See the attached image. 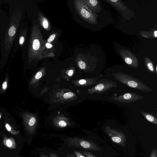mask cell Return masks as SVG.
Returning <instances> with one entry per match:
<instances>
[{"label":"cell","instance_id":"cell-34","mask_svg":"<svg viewBox=\"0 0 157 157\" xmlns=\"http://www.w3.org/2000/svg\"></svg>","mask_w":157,"mask_h":157},{"label":"cell","instance_id":"cell-16","mask_svg":"<svg viewBox=\"0 0 157 157\" xmlns=\"http://www.w3.org/2000/svg\"><path fill=\"white\" fill-rule=\"evenodd\" d=\"M56 37V35L54 34L51 35L48 39L47 42L48 43H50L52 42L55 39Z\"/></svg>","mask_w":157,"mask_h":157},{"label":"cell","instance_id":"cell-19","mask_svg":"<svg viewBox=\"0 0 157 157\" xmlns=\"http://www.w3.org/2000/svg\"><path fill=\"white\" fill-rule=\"evenodd\" d=\"M124 61L128 64L131 65L132 64V60L130 58L128 57L125 58L124 59Z\"/></svg>","mask_w":157,"mask_h":157},{"label":"cell","instance_id":"cell-12","mask_svg":"<svg viewBox=\"0 0 157 157\" xmlns=\"http://www.w3.org/2000/svg\"><path fill=\"white\" fill-rule=\"evenodd\" d=\"M80 145L82 147L86 148H90L91 145L90 142L85 141H81L80 143Z\"/></svg>","mask_w":157,"mask_h":157},{"label":"cell","instance_id":"cell-21","mask_svg":"<svg viewBox=\"0 0 157 157\" xmlns=\"http://www.w3.org/2000/svg\"><path fill=\"white\" fill-rule=\"evenodd\" d=\"M42 75V74L41 72L38 71L36 73L35 78L36 79H39L41 77Z\"/></svg>","mask_w":157,"mask_h":157},{"label":"cell","instance_id":"cell-17","mask_svg":"<svg viewBox=\"0 0 157 157\" xmlns=\"http://www.w3.org/2000/svg\"><path fill=\"white\" fill-rule=\"evenodd\" d=\"M73 96V94L72 92H69L65 94L63 97L65 98H72Z\"/></svg>","mask_w":157,"mask_h":157},{"label":"cell","instance_id":"cell-10","mask_svg":"<svg viewBox=\"0 0 157 157\" xmlns=\"http://www.w3.org/2000/svg\"><path fill=\"white\" fill-rule=\"evenodd\" d=\"M141 113L143 117L148 121L156 125L157 124L156 116L151 113L143 111H141Z\"/></svg>","mask_w":157,"mask_h":157},{"label":"cell","instance_id":"cell-24","mask_svg":"<svg viewBox=\"0 0 157 157\" xmlns=\"http://www.w3.org/2000/svg\"><path fill=\"white\" fill-rule=\"evenodd\" d=\"M87 82L86 81L85 79H81L79 81V83L81 85L85 84Z\"/></svg>","mask_w":157,"mask_h":157},{"label":"cell","instance_id":"cell-33","mask_svg":"<svg viewBox=\"0 0 157 157\" xmlns=\"http://www.w3.org/2000/svg\"><path fill=\"white\" fill-rule=\"evenodd\" d=\"M0 118H1V115H0Z\"/></svg>","mask_w":157,"mask_h":157},{"label":"cell","instance_id":"cell-31","mask_svg":"<svg viewBox=\"0 0 157 157\" xmlns=\"http://www.w3.org/2000/svg\"><path fill=\"white\" fill-rule=\"evenodd\" d=\"M157 65L156 66V75H157Z\"/></svg>","mask_w":157,"mask_h":157},{"label":"cell","instance_id":"cell-22","mask_svg":"<svg viewBox=\"0 0 157 157\" xmlns=\"http://www.w3.org/2000/svg\"><path fill=\"white\" fill-rule=\"evenodd\" d=\"M6 143L7 146L8 147H10L12 146V141L10 139L7 140L6 141Z\"/></svg>","mask_w":157,"mask_h":157},{"label":"cell","instance_id":"cell-7","mask_svg":"<svg viewBox=\"0 0 157 157\" xmlns=\"http://www.w3.org/2000/svg\"><path fill=\"white\" fill-rule=\"evenodd\" d=\"M117 83L114 81H108L103 82L95 86L91 90V92L92 93L96 92L99 94L102 93L116 86Z\"/></svg>","mask_w":157,"mask_h":157},{"label":"cell","instance_id":"cell-8","mask_svg":"<svg viewBox=\"0 0 157 157\" xmlns=\"http://www.w3.org/2000/svg\"><path fill=\"white\" fill-rule=\"evenodd\" d=\"M76 9L80 16L85 19H88L91 16V14L88 11L83 1H75Z\"/></svg>","mask_w":157,"mask_h":157},{"label":"cell","instance_id":"cell-1","mask_svg":"<svg viewBox=\"0 0 157 157\" xmlns=\"http://www.w3.org/2000/svg\"><path fill=\"white\" fill-rule=\"evenodd\" d=\"M9 22L5 32L1 37V61H6L10 56L15 41L24 17L25 5L21 0L8 1Z\"/></svg>","mask_w":157,"mask_h":157},{"label":"cell","instance_id":"cell-26","mask_svg":"<svg viewBox=\"0 0 157 157\" xmlns=\"http://www.w3.org/2000/svg\"><path fill=\"white\" fill-rule=\"evenodd\" d=\"M5 126H6V129L8 131H9V132L11 131V128L9 124H6Z\"/></svg>","mask_w":157,"mask_h":157},{"label":"cell","instance_id":"cell-25","mask_svg":"<svg viewBox=\"0 0 157 157\" xmlns=\"http://www.w3.org/2000/svg\"><path fill=\"white\" fill-rule=\"evenodd\" d=\"M7 87V82L6 81L4 82L2 85V89L3 90H6Z\"/></svg>","mask_w":157,"mask_h":157},{"label":"cell","instance_id":"cell-4","mask_svg":"<svg viewBox=\"0 0 157 157\" xmlns=\"http://www.w3.org/2000/svg\"><path fill=\"white\" fill-rule=\"evenodd\" d=\"M27 54V58L31 59L35 58L40 46V43L36 35L35 28L33 24Z\"/></svg>","mask_w":157,"mask_h":157},{"label":"cell","instance_id":"cell-14","mask_svg":"<svg viewBox=\"0 0 157 157\" xmlns=\"http://www.w3.org/2000/svg\"><path fill=\"white\" fill-rule=\"evenodd\" d=\"M79 67L82 69H84L86 67L85 63L82 60L79 61L78 63Z\"/></svg>","mask_w":157,"mask_h":157},{"label":"cell","instance_id":"cell-15","mask_svg":"<svg viewBox=\"0 0 157 157\" xmlns=\"http://www.w3.org/2000/svg\"><path fill=\"white\" fill-rule=\"evenodd\" d=\"M149 157H157V151L155 148L152 149Z\"/></svg>","mask_w":157,"mask_h":157},{"label":"cell","instance_id":"cell-2","mask_svg":"<svg viewBox=\"0 0 157 157\" xmlns=\"http://www.w3.org/2000/svg\"><path fill=\"white\" fill-rule=\"evenodd\" d=\"M113 76L117 81L130 87L146 92L152 91L149 86L135 78L122 73L113 74Z\"/></svg>","mask_w":157,"mask_h":157},{"label":"cell","instance_id":"cell-11","mask_svg":"<svg viewBox=\"0 0 157 157\" xmlns=\"http://www.w3.org/2000/svg\"><path fill=\"white\" fill-rule=\"evenodd\" d=\"M146 66L148 70L151 73H155V69L153 63L150 62H147L146 63Z\"/></svg>","mask_w":157,"mask_h":157},{"label":"cell","instance_id":"cell-5","mask_svg":"<svg viewBox=\"0 0 157 157\" xmlns=\"http://www.w3.org/2000/svg\"><path fill=\"white\" fill-rule=\"evenodd\" d=\"M105 131L112 141L122 147H125L126 138L123 132L118 130L112 128L109 125L105 127Z\"/></svg>","mask_w":157,"mask_h":157},{"label":"cell","instance_id":"cell-32","mask_svg":"<svg viewBox=\"0 0 157 157\" xmlns=\"http://www.w3.org/2000/svg\"><path fill=\"white\" fill-rule=\"evenodd\" d=\"M79 157H84L82 155H81Z\"/></svg>","mask_w":157,"mask_h":157},{"label":"cell","instance_id":"cell-30","mask_svg":"<svg viewBox=\"0 0 157 157\" xmlns=\"http://www.w3.org/2000/svg\"><path fill=\"white\" fill-rule=\"evenodd\" d=\"M111 1L112 2H116L117 1V0H111Z\"/></svg>","mask_w":157,"mask_h":157},{"label":"cell","instance_id":"cell-13","mask_svg":"<svg viewBox=\"0 0 157 157\" xmlns=\"http://www.w3.org/2000/svg\"><path fill=\"white\" fill-rule=\"evenodd\" d=\"M44 18L42 22V25L44 29H47L49 27L48 22L46 18Z\"/></svg>","mask_w":157,"mask_h":157},{"label":"cell","instance_id":"cell-9","mask_svg":"<svg viewBox=\"0 0 157 157\" xmlns=\"http://www.w3.org/2000/svg\"><path fill=\"white\" fill-rule=\"evenodd\" d=\"M9 22L7 13L0 6V37L5 32Z\"/></svg>","mask_w":157,"mask_h":157},{"label":"cell","instance_id":"cell-3","mask_svg":"<svg viewBox=\"0 0 157 157\" xmlns=\"http://www.w3.org/2000/svg\"><path fill=\"white\" fill-rule=\"evenodd\" d=\"M27 32L25 25L24 23H22L15 41L10 58H14L15 54L20 49H22V57L24 58L25 54V45L27 40Z\"/></svg>","mask_w":157,"mask_h":157},{"label":"cell","instance_id":"cell-29","mask_svg":"<svg viewBox=\"0 0 157 157\" xmlns=\"http://www.w3.org/2000/svg\"><path fill=\"white\" fill-rule=\"evenodd\" d=\"M154 36L155 37H157V31L156 30H155L154 31Z\"/></svg>","mask_w":157,"mask_h":157},{"label":"cell","instance_id":"cell-18","mask_svg":"<svg viewBox=\"0 0 157 157\" xmlns=\"http://www.w3.org/2000/svg\"><path fill=\"white\" fill-rule=\"evenodd\" d=\"M35 118L34 117H32L31 118L29 121V124L30 126H32L35 124Z\"/></svg>","mask_w":157,"mask_h":157},{"label":"cell","instance_id":"cell-28","mask_svg":"<svg viewBox=\"0 0 157 157\" xmlns=\"http://www.w3.org/2000/svg\"><path fill=\"white\" fill-rule=\"evenodd\" d=\"M74 73V71L72 70H70L68 73V75L69 76H71Z\"/></svg>","mask_w":157,"mask_h":157},{"label":"cell","instance_id":"cell-6","mask_svg":"<svg viewBox=\"0 0 157 157\" xmlns=\"http://www.w3.org/2000/svg\"><path fill=\"white\" fill-rule=\"evenodd\" d=\"M144 98L143 96L138 94L130 92L118 96L112 97L110 99L122 103H128L136 102L143 99Z\"/></svg>","mask_w":157,"mask_h":157},{"label":"cell","instance_id":"cell-27","mask_svg":"<svg viewBox=\"0 0 157 157\" xmlns=\"http://www.w3.org/2000/svg\"><path fill=\"white\" fill-rule=\"evenodd\" d=\"M46 47L48 48H51L52 47V45L50 43H47L46 44Z\"/></svg>","mask_w":157,"mask_h":157},{"label":"cell","instance_id":"cell-23","mask_svg":"<svg viewBox=\"0 0 157 157\" xmlns=\"http://www.w3.org/2000/svg\"><path fill=\"white\" fill-rule=\"evenodd\" d=\"M59 124L61 127H65L67 125L66 123L63 121H59Z\"/></svg>","mask_w":157,"mask_h":157},{"label":"cell","instance_id":"cell-20","mask_svg":"<svg viewBox=\"0 0 157 157\" xmlns=\"http://www.w3.org/2000/svg\"><path fill=\"white\" fill-rule=\"evenodd\" d=\"M87 1L92 6H96L98 3V1L96 0H90Z\"/></svg>","mask_w":157,"mask_h":157}]
</instances>
